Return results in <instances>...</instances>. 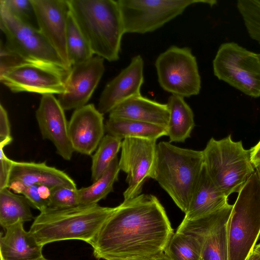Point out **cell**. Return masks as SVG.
Returning a JSON list of instances; mask_svg holds the SVG:
<instances>
[{
	"label": "cell",
	"mask_w": 260,
	"mask_h": 260,
	"mask_svg": "<svg viewBox=\"0 0 260 260\" xmlns=\"http://www.w3.org/2000/svg\"><path fill=\"white\" fill-rule=\"evenodd\" d=\"M0 28L6 37V47L24 60L71 69L38 28L18 19L1 5Z\"/></svg>",
	"instance_id": "9c48e42d"
},
{
	"label": "cell",
	"mask_w": 260,
	"mask_h": 260,
	"mask_svg": "<svg viewBox=\"0 0 260 260\" xmlns=\"http://www.w3.org/2000/svg\"><path fill=\"white\" fill-rule=\"evenodd\" d=\"M30 205L23 196L11 192L8 188L0 190V224L6 229L18 221L34 218Z\"/></svg>",
	"instance_id": "d4e9b609"
},
{
	"label": "cell",
	"mask_w": 260,
	"mask_h": 260,
	"mask_svg": "<svg viewBox=\"0 0 260 260\" xmlns=\"http://www.w3.org/2000/svg\"><path fill=\"white\" fill-rule=\"evenodd\" d=\"M53 94L42 95L36 117L43 139L52 142L57 153L66 160L71 159L74 151L68 131L64 112Z\"/></svg>",
	"instance_id": "2e32d148"
},
{
	"label": "cell",
	"mask_w": 260,
	"mask_h": 260,
	"mask_svg": "<svg viewBox=\"0 0 260 260\" xmlns=\"http://www.w3.org/2000/svg\"><path fill=\"white\" fill-rule=\"evenodd\" d=\"M156 147V140L132 138L122 140L119 167L126 174L128 183L123 194L124 201L141 194L144 183L147 178H151Z\"/></svg>",
	"instance_id": "4fadbf2b"
},
{
	"label": "cell",
	"mask_w": 260,
	"mask_h": 260,
	"mask_svg": "<svg viewBox=\"0 0 260 260\" xmlns=\"http://www.w3.org/2000/svg\"><path fill=\"white\" fill-rule=\"evenodd\" d=\"M169 118L167 128L169 142H184L195 124L194 115L184 98L172 94L168 100Z\"/></svg>",
	"instance_id": "603a6c76"
},
{
	"label": "cell",
	"mask_w": 260,
	"mask_h": 260,
	"mask_svg": "<svg viewBox=\"0 0 260 260\" xmlns=\"http://www.w3.org/2000/svg\"><path fill=\"white\" fill-rule=\"evenodd\" d=\"M144 66L141 55L133 57L129 64L106 85L98 104V110L100 113L103 115L109 113L124 101L141 95Z\"/></svg>",
	"instance_id": "ac0fdd59"
},
{
	"label": "cell",
	"mask_w": 260,
	"mask_h": 260,
	"mask_svg": "<svg viewBox=\"0 0 260 260\" xmlns=\"http://www.w3.org/2000/svg\"><path fill=\"white\" fill-rule=\"evenodd\" d=\"M152 260H172L168 256H167L164 252H162L152 258Z\"/></svg>",
	"instance_id": "ab89813d"
},
{
	"label": "cell",
	"mask_w": 260,
	"mask_h": 260,
	"mask_svg": "<svg viewBox=\"0 0 260 260\" xmlns=\"http://www.w3.org/2000/svg\"><path fill=\"white\" fill-rule=\"evenodd\" d=\"M155 67L158 83L164 90L184 98L199 94L201 76L190 48L170 47L158 56Z\"/></svg>",
	"instance_id": "30bf717a"
},
{
	"label": "cell",
	"mask_w": 260,
	"mask_h": 260,
	"mask_svg": "<svg viewBox=\"0 0 260 260\" xmlns=\"http://www.w3.org/2000/svg\"><path fill=\"white\" fill-rule=\"evenodd\" d=\"M260 235V178L256 170L238 192L227 223L228 260H246Z\"/></svg>",
	"instance_id": "5b68a950"
},
{
	"label": "cell",
	"mask_w": 260,
	"mask_h": 260,
	"mask_svg": "<svg viewBox=\"0 0 260 260\" xmlns=\"http://www.w3.org/2000/svg\"><path fill=\"white\" fill-rule=\"evenodd\" d=\"M120 171L119 160L116 157L103 174L91 185L78 189L79 205L98 204L113 189Z\"/></svg>",
	"instance_id": "484cf974"
},
{
	"label": "cell",
	"mask_w": 260,
	"mask_h": 260,
	"mask_svg": "<svg viewBox=\"0 0 260 260\" xmlns=\"http://www.w3.org/2000/svg\"><path fill=\"white\" fill-rule=\"evenodd\" d=\"M24 61L19 56L12 52L1 43L0 73L7 69Z\"/></svg>",
	"instance_id": "d590c367"
},
{
	"label": "cell",
	"mask_w": 260,
	"mask_h": 260,
	"mask_svg": "<svg viewBox=\"0 0 260 260\" xmlns=\"http://www.w3.org/2000/svg\"><path fill=\"white\" fill-rule=\"evenodd\" d=\"M236 6L249 37L260 45V0H239Z\"/></svg>",
	"instance_id": "f546056e"
},
{
	"label": "cell",
	"mask_w": 260,
	"mask_h": 260,
	"mask_svg": "<svg viewBox=\"0 0 260 260\" xmlns=\"http://www.w3.org/2000/svg\"><path fill=\"white\" fill-rule=\"evenodd\" d=\"M122 140L107 134L103 137L92 156L91 180L96 181L116 157L121 147Z\"/></svg>",
	"instance_id": "f1b7e54d"
},
{
	"label": "cell",
	"mask_w": 260,
	"mask_h": 260,
	"mask_svg": "<svg viewBox=\"0 0 260 260\" xmlns=\"http://www.w3.org/2000/svg\"><path fill=\"white\" fill-rule=\"evenodd\" d=\"M253 251L260 254V243L255 246Z\"/></svg>",
	"instance_id": "b9f144b4"
},
{
	"label": "cell",
	"mask_w": 260,
	"mask_h": 260,
	"mask_svg": "<svg viewBox=\"0 0 260 260\" xmlns=\"http://www.w3.org/2000/svg\"><path fill=\"white\" fill-rule=\"evenodd\" d=\"M68 131L74 151L90 155L104 137L103 114L92 104L76 109L69 122Z\"/></svg>",
	"instance_id": "e0dca14e"
},
{
	"label": "cell",
	"mask_w": 260,
	"mask_h": 260,
	"mask_svg": "<svg viewBox=\"0 0 260 260\" xmlns=\"http://www.w3.org/2000/svg\"><path fill=\"white\" fill-rule=\"evenodd\" d=\"M125 33L153 31L181 15L189 6L204 3L213 6L216 1L118 0Z\"/></svg>",
	"instance_id": "ba28073f"
},
{
	"label": "cell",
	"mask_w": 260,
	"mask_h": 260,
	"mask_svg": "<svg viewBox=\"0 0 260 260\" xmlns=\"http://www.w3.org/2000/svg\"><path fill=\"white\" fill-rule=\"evenodd\" d=\"M66 44L69 60L71 67L85 62L93 56L94 54L88 42L71 12L68 21Z\"/></svg>",
	"instance_id": "4316f807"
},
{
	"label": "cell",
	"mask_w": 260,
	"mask_h": 260,
	"mask_svg": "<svg viewBox=\"0 0 260 260\" xmlns=\"http://www.w3.org/2000/svg\"><path fill=\"white\" fill-rule=\"evenodd\" d=\"M246 260H260V254L252 251Z\"/></svg>",
	"instance_id": "60d3db41"
},
{
	"label": "cell",
	"mask_w": 260,
	"mask_h": 260,
	"mask_svg": "<svg viewBox=\"0 0 260 260\" xmlns=\"http://www.w3.org/2000/svg\"><path fill=\"white\" fill-rule=\"evenodd\" d=\"M201 260H204V259H202V258H201Z\"/></svg>",
	"instance_id": "f6af8a7d"
},
{
	"label": "cell",
	"mask_w": 260,
	"mask_h": 260,
	"mask_svg": "<svg viewBox=\"0 0 260 260\" xmlns=\"http://www.w3.org/2000/svg\"><path fill=\"white\" fill-rule=\"evenodd\" d=\"M71 69L24 60L0 73V81L13 92L59 95L66 91Z\"/></svg>",
	"instance_id": "8fae6325"
},
{
	"label": "cell",
	"mask_w": 260,
	"mask_h": 260,
	"mask_svg": "<svg viewBox=\"0 0 260 260\" xmlns=\"http://www.w3.org/2000/svg\"><path fill=\"white\" fill-rule=\"evenodd\" d=\"M38 187V185L24 186L17 182H11L9 186V188L11 189L14 193L22 194L31 207L42 212L49 207V201L41 197Z\"/></svg>",
	"instance_id": "d6a6232c"
},
{
	"label": "cell",
	"mask_w": 260,
	"mask_h": 260,
	"mask_svg": "<svg viewBox=\"0 0 260 260\" xmlns=\"http://www.w3.org/2000/svg\"><path fill=\"white\" fill-rule=\"evenodd\" d=\"M214 75L245 94L260 97V53L236 43L219 46L213 60Z\"/></svg>",
	"instance_id": "52a82bcc"
},
{
	"label": "cell",
	"mask_w": 260,
	"mask_h": 260,
	"mask_svg": "<svg viewBox=\"0 0 260 260\" xmlns=\"http://www.w3.org/2000/svg\"><path fill=\"white\" fill-rule=\"evenodd\" d=\"M78 189L62 187L51 190L48 208H63L79 205Z\"/></svg>",
	"instance_id": "4dcf8cb0"
},
{
	"label": "cell",
	"mask_w": 260,
	"mask_h": 260,
	"mask_svg": "<svg viewBox=\"0 0 260 260\" xmlns=\"http://www.w3.org/2000/svg\"><path fill=\"white\" fill-rule=\"evenodd\" d=\"M203 167V151L181 148L162 141L157 144L151 178L185 213Z\"/></svg>",
	"instance_id": "277c9868"
},
{
	"label": "cell",
	"mask_w": 260,
	"mask_h": 260,
	"mask_svg": "<svg viewBox=\"0 0 260 260\" xmlns=\"http://www.w3.org/2000/svg\"><path fill=\"white\" fill-rule=\"evenodd\" d=\"M164 253L172 260H201L202 250L197 239L176 232L169 241Z\"/></svg>",
	"instance_id": "83f0119b"
},
{
	"label": "cell",
	"mask_w": 260,
	"mask_h": 260,
	"mask_svg": "<svg viewBox=\"0 0 260 260\" xmlns=\"http://www.w3.org/2000/svg\"><path fill=\"white\" fill-rule=\"evenodd\" d=\"M10 124L6 109L0 105V148H4L12 141Z\"/></svg>",
	"instance_id": "836d02e7"
},
{
	"label": "cell",
	"mask_w": 260,
	"mask_h": 260,
	"mask_svg": "<svg viewBox=\"0 0 260 260\" xmlns=\"http://www.w3.org/2000/svg\"><path fill=\"white\" fill-rule=\"evenodd\" d=\"M256 170L257 172L259 177V178H260V166H259L258 167L256 168Z\"/></svg>",
	"instance_id": "ee69618b"
},
{
	"label": "cell",
	"mask_w": 260,
	"mask_h": 260,
	"mask_svg": "<svg viewBox=\"0 0 260 260\" xmlns=\"http://www.w3.org/2000/svg\"><path fill=\"white\" fill-rule=\"evenodd\" d=\"M174 233L157 198L140 194L117 206L90 245L98 259L151 258L164 252Z\"/></svg>",
	"instance_id": "6da1fadb"
},
{
	"label": "cell",
	"mask_w": 260,
	"mask_h": 260,
	"mask_svg": "<svg viewBox=\"0 0 260 260\" xmlns=\"http://www.w3.org/2000/svg\"><path fill=\"white\" fill-rule=\"evenodd\" d=\"M0 5L18 19L35 26L32 20H37L32 0H1Z\"/></svg>",
	"instance_id": "1f68e13d"
},
{
	"label": "cell",
	"mask_w": 260,
	"mask_h": 260,
	"mask_svg": "<svg viewBox=\"0 0 260 260\" xmlns=\"http://www.w3.org/2000/svg\"><path fill=\"white\" fill-rule=\"evenodd\" d=\"M228 198L214 184L204 165L183 219L192 220L215 212L229 204Z\"/></svg>",
	"instance_id": "7402d4cb"
},
{
	"label": "cell",
	"mask_w": 260,
	"mask_h": 260,
	"mask_svg": "<svg viewBox=\"0 0 260 260\" xmlns=\"http://www.w3.org/2000/svg\"><path fill=\"white\" fill-rule=\"evenodd\" d=\"M38 190L41 197L46 201H49L51 190L47 186L39 185Z\"/></svg>",
	"instance_id": "74e56055"
},
{
	"label": "cell",
	"mask_w": 260,
	"mask_h": 260,
	"mask_svg": "<svg viewBox=\"0 0 260 260\" xmlns=\"http://www.w3.org/2000/svg\"><path fill=\"white\" fill-rule=\"evenodd\" d=\"M17 182L24 186L44 185L51 190L62 187L76 188L74 181L65 172L50 167L46 162L13 160L9 183Z\"/></svg>",
	"instance_id": "d6986e66"
},
{
	"label": "cell",
	"mask_w": 260,
	"mask_h": 260,
	"mask_svg": "<svg viewBox=\"0 0 260 260\" xmlns=\"http://www.w3.org/2000/svg\"><path fill=\"white\" fill-rule=\"evenodd\" d=\"M105 260H152L151 258L144 257H113L107 258Z\"/></svg>",
	"instance_id": "f35d334b"
},
{
	"label": "cell",
	"mask_w": 260,
	"mask_h": 260,
	"mask_svg": "<svg viewBox=\"0 0 260 260\" xmlns=\"http://www.w3.org/2000/svg\"><path fill=\"white\" fill-rule=\"evenodd\" d=\"M71 14L94 54L109 61L119 58L125 34L117 1L69 0Z\"/></svg>",
	"instance_id": "3957f363"
},
{
	"label": "cell",
	"mask_w": 260,
	"mask_h": 260,
	"mask_svg": "<svg viewBox=\"0 0 260 260\" xmlns=\"http://www.w3.org/2000/svg\"><path fill=\"white\" fill-rule=\"evenodd\" d=\"M32 260H48V259L45 258V257H44L43 256H42L41 257H40L39 258H36L34 259H32Z\"/></svg>",
	"instance_id": "7bdbcfd3"
},
{
	"label": "cell",
	"mask_w": 260,
	"mask_h": 260,
	"mask_svg": "<svg viewBox=\"0 0 260 260\" xmlns=\"http://www.w3.org/2000/svg\"><path fill=\"white\" fill-rule=\"evenodd\" d=\"M115 207L98 204L63 208H48L35 218L28 231L44 246L56 241L78 240L88 244L114 213Z\"/></svg>",
	"instance_id": "7a4b0ae2"
},
{
	"label": "cell",
	"mask_w": 260,
	"mask_h": 260,
	"mask_svg": "<svg viewBox=\"0 0 260 260\" xmlns=\"http://www.w3.org/2000/svg\"><path fill=\"white\" fill-rule=\"evenodd\" d=\"M251 161L255 168L260 166V140L250 149Z\"/></svg>",
	"instance_id": "8d00e7d4"
},
{
	"label": "cell",
	"mask_w": 260,
	"mask_h": 260,
	"mask_svg": "<svg viewBox=\"0 0 260 260\" xmlns=\"http://www.w3.org/2000/svg\"><path fill=\"white\" fill-rule=\"evenodd\" d=\"M23 223L18 221L8 226L1 235V260H32L43 256V246L24 230Z\"/></svg>",
	"instance_id": "44dd1931"
},
{
	"label": "cell",
	"mask_w": 260,
	"mask_h": 260,
	"mask_svg": "<svg viewBox=\"0 0 260 260\" xmlns=\"http://www.w3.org/2000/svg\"><path fill=\"white\" fill-rule=\"evenodd\" d=\"M233 205L204 216L183 219L176 232L195 237L202 250L204 260H228L227 223Z\"/></svg>",
	"instance_id": "7c38bea8"
},
{
	"label": "cell",
	"mask_w": 260,
	"mask_h": 260,
	"mask_svg": "<svg viewBox=\"0 0 260 260\" xmlns=\"http://www.w3.org/2000/svg\"><path fill=\"white\" fill-rule=\"evenodd\" d=\"M104 61L103 58L95 55L72 67L66 91L59 94L58 98L64 110L76 109L86 105L105 72Z\"/></svg>",
	"instance_id": "9a60e30c"
},
{
	"label": "cell",
	"mask_w": 260,
	"mask_h": 260,
	"mask_svg": "<svg viewBox=\"0 0 260 260\" xmlns=\"http://www.w3.org/2000/svg\"><path fill=\"white\" fill-rule=\"evenodd\" d=\"M0 149V190H2L8 188L13 160L9 159L6 155L4 148Z\"/></svg>",
	"instance_id": "e575fe53"
},
{
	"label": "cell",
	"mask_w": 260,
	"mask_h": 260,
	"mask_svg": "<svg viewBox=\"0 0 260 260\" xmlns=\"http://www.w3.org/2000/svg\"><path fill=\"white\" fill-rule=\"evenodd\" d=\"M38 29L69 68L66 35L70 7L69 0H32Z\"/></svg>",
	"instance_id": "5bb4252c"
},
{
	"label": "cell",
	"mask_w": 260,
	"mask_h": 260,
	"mask_svg": "<svg viewBox=\"0 0 260 260\" xmlns=\"http://www.w3.org/2000/svg\"><path fill=\"white\" fill-rule=\"evenodd\" d=\"M105 127L108 134L122 140L132 138L157 140L167 136L164 127L131 119L109 118Z\"/></svg>",
	"instance_id": "cb8c5ba5"
},
{
	"label": "cell",
	"mask_w": 260,
	"mask_h": 260,
	"mask_svg": "<svg viewBox=\"0 0 260 260\" xmlns=\"http://www.w3.org/2000/svg\"><path fill=\"white\" fill-rule=\"evenodd\" d=\"M203 153L208 175L228 198L238 193L255 171L250 149H245L241 141H233L231 135L219 140L211 138Z\"/></svg>",
	"instance_id": "8992f818"
},
{
	"label": "cell",
	"mask_w": 260,
	"mask_h": 260,
	"mask_svg": "<svg viewBox=\"0 0 260 260\" xmlns=\"http://www.w3.org/2000/svg\"><path fill=\"white\" fill-rule=\"evenodd\" d=\"M109 118L134 120L167 128L169 110L167 104L160 103L140 95L118 105L109 113Z\"/></svg>",
	"instance_id": "ffe728a7"
}]
</instances>
